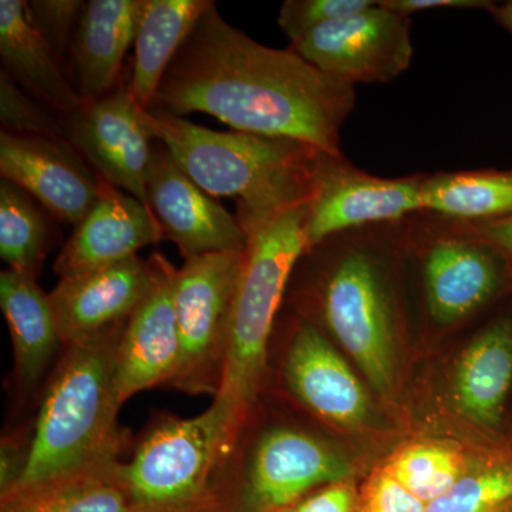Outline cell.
I'll use <instances>...</instances> for the list:
<instances>
[{"label":"cell","mask_w":512,"mask_h":512,"mask_svg":"<svg viewBox=\"0 0 512 512\" xmlns=\"http://www.w3.org/2000/svg\"><path fill=\"white\" fill-rule=\"evenodd\" d=\"M214 3L212 0H141L134 40L136 55L127 87L141 109H151L158 86L175 55Z\"/></svg>","instance_id":"obj_23"},{"label":"cell","mask_w":512,"mask_h":512,"mask_svg":"<svg viewBox=\"0 0 512 512\" xmlns=\"http://www.w3.org/2000/svg\"><path fill=\"white\" fill-rule=\"evenodd\" d=\"M151 282V266L138 256L79 278L62 279L49 295L63 348L128 322L146 299Z\"/></svg>","instance_id":"obj_17"},{"label":"cell","mask_w":512,"mask_h":512,"mask_svg":"<svg viewBox=\"0 0 512 512\" xmlns=\"http://www.w3.org/2000/svg\"><path fill=\"white\" fill-rule=\"evenodd\" d=\"M359 488L353 478L318 488L306 495L298 504L295 512H356Z\"/></svg>","instance_id":"obj_33"},{"label":"cell","mask_w":512,"mask_h":512,"mask_svg":"<svg viewBox=\"0 0 512 512\" xmlns=\"http://www.w3.org/2000/svg\"><path fill=\"white\" fill-rule=\"evenodd\" d=\"M291 49L320 72L352 86L392 82L412 63V18L375 2L312 30Z\"/></svg>","instance_id":"obj_9"},{"label":"cell","mask_w":512,"mask_h":512,"mask_svg":"<svg viewBox=\"0 0 512 512\" xmlns=\"http://www.w3.org/2000/svg\"><path fill=\"white\" fill-rule=\"evenodd\" d=\"M383 8L410 16L433 9H490L494 2L487 0H379Z\"/></svg>","instance_id":"obj_34"},{"label":"cell","mask_w":512,"mask_h":512,"mask_svg":"<svg viewBox=\"0 0 512 512\" xmlns=\"http://www.w3.org/2000/svg\"><path fill=\"white\" fill-rule=\"evenodd\" d=\"M355 103V86L320 72L291 47L261 45L229 25L214 3L175 55L150 110L210 114L235 131L342 157L340 131Z\"/></svg>","instance_id":"obj_1"},{"label":"cell","mask_w":512,"mask_h":512,"mask_svg":"<svg viewBox=\"0 0 512 512\" xmlns=\"http://www.w3.org/2000/svg\"><path fill=\"white\" fill-rule=\"evenodd\" d=\"M284 377L292 396L333 426L359 429L372 420L373 404L365 384L322 330L308 320L293 333Z\"/></svg>","instance_id":"obj_15"},{"label":"cell","mask_w":512,"mask_h":512,"mask_svg":"<svg viewBox=\"0 0 512 512\" xmlns=\"http://www.w3.org/2000/svg\"><path fill=\"white\" fill-rule=\"evenodd\" d=\"M143 110L128 89L114 90L67 117V141L103 180L147 207L154 137L141 117Z\"/></svg>","instance_id":"obj_11"},{"label":"cell","mask_w":512,"mask_h":512,"mask_svg":"<svg viewBox=\"0 0 512 512\" xmlns=\"http://www.w3.org/2000/svg\"><path fill=\"white\" fill-rule=\"evenodd\" d=\"M423 180L421 175L375 177L343 163L342 157H326L308 205V251L352 229L399 221L423 211Z\"/></svg>","instance_id":"obj_10"},{"label":"cell","mask_w":512,"mask_h":512,"mask_svg":"<svg viewBox=\"0 0 512 512\" xmlns=\"http://www.w3.org/2000/svg\"><path fill=\"white\" fill-rule=\"evenodd\" d=\"M244 251L187 259L175 272L174 309L180 365L170 386L188 394L217 396L224 379L232 301Z\"/></svg>","instance_id":"obj_7"},{"label":"cell","mask_w":512,"mask_h":512,"mask_svg":"<svg viewBox=\"0 0 512 512\" xmlns=\"http://www.w3.org/2000/svg\"><path fill=\"white\" fill-rule=\"evenodd\" d=\"M147 208L161 235L185 261L214 252L244 251L247 235L237 215L201 190L163 144L154 147L147 178Z\"/></svg>","instance_id":"obj_12"},{"label":"cell","mask_w":512,"mask_h":512,"mask_svg":"<svg viewBox=\"0 0 512 512\" xmlns=\"http://www.w3.org/2000/svg\"><path fill=\"white\" fill-rule=\"evenodd\" d=\"M426 512H512V441L476 448L466 474Z\"/></svg>","instance_id":"obj_27"},{"label":"cell","mask_w":512,"mask_h":512,"mask_svg":"<svg viewBox=\"0 0 512 512\" xmlns=\"http://www.w3.org/2000/svg\"><path fill=\"white\" fill-rule=\"evenodd\" d=\"M141 117L201 190L237 200L244 232L308 205L329 156L289 138L210 130L165 111L143 110Z\"/></svg>","instance_id":"obj_2"},{"label":"cell","mask_w":512,"mask_h":512,"mask_svg":"<svg viewBox=\"0 0 512 512\" xmlns=\"http://www.w3.org/2000/svg\"><path fill=\"white\" fill-rule=\"evenodd\" d=\"M160 241L161 229L146 205L101 178L99 201L74 227L53 269L60 281L79 278L121 264Z\"/></svg>","instance_id":"obj_16"},{"label":"cell","mask_w":512,"mask_h":512,"mask_svg":"<svg viewBox=\"0 0 512 512\" xmlns=\"http://www.w3.org/2000/svg\"><path fill=\"white\" fill-rule=\"evenodd\" d=\"M316 306L323 325L355 360L382 399L397 382L396 320L382 266L356 248L339 256L320 282Z\"/></svg>","instance_id":"obj_6"},{"label":"cell","mask_w":512,"mask_h":512,"mask_svg":"<svg viewBox=\"0 0 512 512\" xmlns=\"http://www.w3.org/2000/svg\"><path fill=\"white\" fill-rule=\"evenodd\" d=\"M242 433L221 400L158 421L120 474L137 512H229L228 473Z\"/></svg>","instance_id":"obj_5"},{"label":"cell","mask_w":512,"mask_h":512,"mask_svg":"<svg viewBox=\"0 0 512 512\" xmlns=\"http://www.w3.org/2000/svg\"><path fill=\"white\" fill-rule=\"evenodd\" d=\"M497 251L483 239H437L423 262L424 292L430 316L451 325L473 315L497 293L501 269Z\"/></svg>","instance_id":"obj_18"},{"label":"cell","mask_w":512,"mask_h":512,"mask_svg":"<svg viewBox=\"0 0 512 512\" xmlns=\"http://www.w3.org/2000/svg\"><path fill=\"white\" fill-rule=\"evenodd\" d=\"M49 217L28 192L0 181V256L10 271L37 279L52 238Z\"/></svg>","instance_id":"obj_28"},{"label":"cell","mask_w":512,"mask_h":512,"mask_svg":"<svg viewBox=\"0 0 512 512\" xmlns=\"http://www.w3.org/2000/svg\"><path fill=\"white\" fill-rule=\"evenodd\" d=\"M126 325L63 348L43 393L25 473L13 487L121 463L116 356Z\"/></svg>","instance_id":"obj_3"},{"label":"cell","mask_w":512,"mask_h":512,"mask_svg":"<svg viewBox=\"0 0 512 512\" xmlns=\"http://www.w3.org/2000/svg\"><path fill=\"white\" fill-rule=\"evenodd\" d=\"M141 0L84 2L66 72L84 103L114 92L128 47L137 35Z\"/></svg>","instance_id":"obj_19"},{"label":"cell","mask_w":512,"mask_h":512,"mask_svg":"<svg viewBox=\"0 0 512 512\" xmlns=\"http://www.w3.org/2000/svg\"><path fill=\"white\" fill-rule=\"evenodd\" d=\"M477 235L498 254L512 261V217L478 224Z\"/></svg>","instance_id":"obj_35"},{"label":"cell","mask_w":512,"mask_h":512,"mask_svg":"<svg viewBox=\"0 0 512 512\" xmlns=\"http://www.w3.org/2000/svg\"><path fill=\"white\" fill-rule=\"evenodd\" d=\"M427 505L384 471L375 468L359 488L356 512H426Z\"/></svg>","instance_id":"obj_32"},{"label":"cell","mask_w":512,"mask_h":512,"mask_svg":"<svg viewBox=\"0 0 512 512\" xmlns=\"http://www.w3.org/2000/svg\"><path fill=\"white\" fill-rule=\"evenodd\" d=\"M511 389L512 318H503L481 330L461 353L451 397L468 423L498 436Z\"/></svg>","instance_id":"obj_20"},{"label":"cell","mask_w":512,"mask_h":512,"mask_svg":"<svg viewBox=\"0 0 512 512\" xmlns=\"http://www.w3.org/2000/svg\"><path fill=\"white\" fill-rule=\"evenodd\" d=\"M474 453L476 448L464 451L448 441H412L397 448L382 467L410 494L429 505L466 474Z\"/></svg>","instance_id":"obj_26"},{"label":"cell","mask_w":512,"mask_h":512,"mask_svg":"<svg viewBox=\"0 0 512 512\" xmlns=\"http://www.w3.org/2000/svg\"><path fill=\"white\" fill-rule=\"evenodd\" d=\"M0 175L35 198L56 220L74 227L100 198L101 178L63 138L0 133Z\"/></svg>","instance_id":"obj_13"},{"label":"cell","mask_w":512,"mask_h":512,"mask_svg":"<svg viewBox=\"0 0 512 512\" xmlns=\"http://www.w3.org/2000/svg\"><path fill=\"white\" fill-rule=\"evenodd\" d=\"M153 282L150 292L128 319L116 356L117 390L121 403L157 386H170L181 345L174 309L177 268L161 252L147 259Z\"/></svg>","instance_id":"obj_14"},{"label":"cell","mask_w":512,"mask_h":512,"mask_svg":"<svg viewBox=\"0 0 512 512\" xmlns=\"http://www.w3.org/2000/svg\"><path fill=\"white\" fill-rule=\"evenodd\" d=\"M488 10H490L491 16L498 25L512 33V0L501 3V5L491 6Z\"/></svg>","instance_id":"obj_36"},{"label":"cell","mask_w":512,"mask_h":512,"mask_svg":"<svg viewBox=\"0 0 512 512\" xmlns=\"http://www.w3.org/2000/svg\"><path fill=\"white\" fill-rule=\"evenodd\" d=\"M0 57L3 72L66 119L83 106L63 63L26 18L23 0H0Z\"/></svg>","instance_id":"obj_22"},{"label":"cell","mask_w":512,"mask_h":512,"mask_svg":"<svg viewBox=\"0 0 512 512\" xmlns=\"http://www.w3.org/2000/svg\"><path fill=\"white\" fill-rule=\"evenodd\" d=\"M120 464L16 485L0 493V512H137Z\"/></svg>","instance_id":"obj_24"},{"label":"cell","mask_w":512,"mask_h":512,"mask_svg":"<svg viewBox=\"0 0 512 512\" xmlns=\"http://www.w3.org/2000/svg\"><path fill=\"white\" fill-rule=\"evenodd\" d=\"M423 211L457 220L491 222L512 217V170L458 171L424 177Z\"/></svg>","instance_id":"obj_25"},{"label":"cell","mask_w":512,"mask_h":512,"mask_svg":"<svg viewBox=\"0 0 512 512\" xmlns=\"http://www.w3.org/2000/svg\"><path fill=\"white\" fill-rule=\"evenodd\" d=\"M352 478L348 457L308 431H262L237 476L228 477L231 512L293 507L318 488Z\"/></svg>","instance_id":"obj_8"},{"label":"cell","mask_w":512,"mask_h":512,"mask_svg":"<svg viewBox=\"0 0 512 512\" xmlns=\"http://www.w3.org/2000/svg\"><path fill=\"white\" fill-rule=\"evenodd\" d=\"M0 123L2 131L15 136L67 140L66 117L26 93L3 70L0 73Z\"/></svg>","instance_id":"obj_29"},{"label":"cell","mask_w":512,"mask_h":512,"mask_svg":"<svg viewBox=\"0 0 512 512\" xmlns=\"http://www.w3.org/2000/svg\"><path fill=\"white\" fill-rule=\"evenodd\" d=\"M0 308L12 338L16 380L30 392L63 349L52 299L37 279L6 269L0 274Z\"/></svg>","instance_id":"obj_21"},{"label":"cell","mask_w":512,"mask_h":512,"mask_svg":"<svg viewBox=\"0 0 512 512\" xmlns=\"http://www.w3.org/2000/svg\"><path fill=\"white\" fill-rule=\"evenodd\" d=\"M269 512H295V505H293V507L279 508V510Z\"/></svg>","instance_id":"obj_37"},{"label":"cell","mask_w":512,"mask_h":512,"mask_svg":"<svg viewBox=\"0 0 512 512\" xmlns=\"http://www.w3.org/2000/svg\"><path fill=\"white\" fill-rule=\"evenodd\" d=\"M308 205L281 212L245 231L247 248L229 318L224 379L214 397L228 407L241 433L264 387L276 315L293 271L308 251Z\"/></svg>","instance_id":"obj_4"},{"label":"cell","mask_w":512,"mask_h":512,"mask_svg":"<svg viewBox=\"0 0 512 512\" xmlns=\"http://www.w3.org/2000/svg\"><path fill=\"white\" fill-rule=\"evenodd\" d=\"M84 2L82 0H30L26 18L60 62L69 56Z\"/></svg>","instance_id":"obj_30"},{"label":"cell","mask_w":512,"mask_h":512,"mask_svg":"<svg viewBox=\"0 0 512 512\" xmlns=\"http://www.w3.org/2000/svg\"><path fill=\"white\" fill-rule=\"evenodd\" d=\"M375 0H286L278 15V25L291 43L312 30L349 18L372 6Z\"/></svg>","instance_id":"obj_31"}]
</instances>
